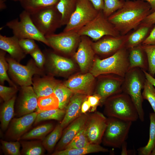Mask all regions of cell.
Instances as JSON below:
<instances>
[{
	"label": "cell",
	"instance_id": "6da1fadb",
	"mask_svg": "<svg viewBox=\"0 0 155 155\" xmlns=\"http://www.w3.org/2000/svg\"><path fill=\"white\" fill-rule=\"evenodd\" d=\"M151 13V7L148 2L143 0H127L108 19L121 35H125L139 26Z\"/></svg>",
	"mask_w": 155,
	"mask_h": 155
},
{
	"label": "cell",
	"instance_id": "7a4b0ae2",
	"mask_svg": "<svg viewBox=\"0 0 155 155\" xmlns=\"http://www.w3.org/2000/svg\"><path fill=\"white\" fill-rule=\"evenodd\" d=\"M128 53V50L124 47L104 59L95 58L90 73L95 77L110 74L124 77L129 69Z\"/></svg>",
	"mask_w": 155,
	"mask_h": 155
},
{
	"label": "cell",
	"instance_id": "3957f363",
	"mask_svg": "<svg viewBox=\"0 0 155 155\" xmlns=\"http://www.w3.org/2000/svg\"><path fill=\"white\" fill-rule=\"evenodd\" d=\"M146 80L142 70L138 67L133 68L129 69L126 72L122 86V92L128 95L131 98L136 107L139 119L142 122L144 119L142 90Z\"/></svg>",
	"mask_w": 155,
	"mask_h": 155
},
{
	"label": "cell",
	"instance_id": "277c9868",
	"mask_svg": "<svg viewBox=\"0 0 155 155\" xmlns=\"http://www.w3.org/2000/svg\"><path fill=\"white\" fill-rule=\"evenodd\" d=\"M104 113L108 117H114L132 122L136 121L139 115L130 97L123 92L112 96L104 102Z\"/></svg>",
	"mask_w": 155,
	"mask_h": 155
},
{
	"label": "cell",
	"instance_id": "5b68a950",
	"mask_svg": "<svg viewBox=\"0 0 155 155\" xmlns=\"http://www.w3.org/2000/svg\"><path fill=\"white\" fill-rule=\"evenodd\" d=\"M6 26L12 31L13 35L19 39L29 38L40 42L49 46L45 37L36 28L31 17L30 14L24 10L18 18L7 22Z\"/></svg>",
	"mask_w": 155,
	"mask_h": 155
},
{
	"label": "cell",
	"instance_id": "8992f818",
	"mask_svg": "<svg viewBox=\"0 0 155 155\" xmlns=\"http://www.w3.org/2000/svg\"><path fill=\"white\" fill-rule=\"evenodd\" d=\"M132 123L115 117H108L102 142L105 145L121 148L127 138Z\"/></svg>",
	"mask_w": 155,
	"mask_h": 155
},
{
	"label": "cell",
	"instance_id": "52a82bcc",
	"mask_svg": "<svg viewBox=\"0 0 155 155\" xmlns=\"http://www.w3.org/2000/svg\"><path fill=\"white\" fill-rule=\"evenodd\" d=\"M77 32L81 36H87L96 41L106 36H121L108 18L104 16L102 11H99L93 19Z\"/></svg>",
	"mask_w": 155,
	"mask_h": 155
},
{
	"label": "cell",
	"instance_id": "ba28073f",
	"mask_svg": "<svg viewBox=\"0 0 155 155\" xmlns=\"http://www.w3.org/2000/svg\"><path fill=\"white\" fill-rule=\"evenodd\" d=\"M34 23L44 36L54 33L62 26L61 15L56 6L47 7L30 14Z\"/></svg>",
	"mask_w": 155,
	"mask_h": 155
},
{
	"label": "cell",
	"instance_id": "9c48e42d",
	"mask_svg": "<svg viewBox=\"0 0 155 155\" xmlns=\"http://www.w3.org/2000/svg\"><path fill=\"white\" fill-rule=\"evenodd\" d=\"M99 11L89 0H78L75 9L63 31L78 32L93 19Z\"/></svg>",
	"mask_w": 155,
	"mask_h": 155
},
{
	"label": "cell",
	"instance_id": "30bf717a",
	"mask_svg": "<svg viewBox=\"0 0 155 155\" xmlns=\"http://www.w3.org/2000/svg\"><path fill=\"white\" fill-rule=\"evenodd\" d=\"M6 59L9 65L8 72L11 78L21 87L32 85L33 76L42 73L41 69L37 67L32 59L26 65H21L11 57Z\"/></svg>",
	"mask_w": 155,
	"mask_h": 155
},
{
	"label": "cell",
	"instance_id": "8fae6325",
	"mask_svg": "<svg viewBox=\"0 0 155 155\" xmlns=\"http://www.w3.org/2000/svg\"><path fill=\"white\" fill-rule=\"evenodd\" d=\"M49 44L55 51L61 53L69 54L74 51L80 41L77 32H63L45 36Z\"/></svg>",
	"mask_w": 155,
	"mask_h": 155
},
{
	"label": "cell",
	"instance_id": "7c38bea8",
	"mask_svg": "<svg viewBox=\"0 0 155 155\" xmlns=\"http://www.w3.org/2000/svg\"><path fill=\"white\" fill-rule=\"evenodd\" d=\"M107 120V118L99 112L89 115L85 127L90 143L100 144L102 142L106 126Z\"/></svg>",
	"mask_w": 155,
	"mask_h": 155
},
{
	"label": "cell",
	"instance_id": "4fadbf2b",
	"mask_svg": "<svg viewBox=\"0 0 155 155\" xmlns=\"http://www.w3.org/2000/svg\"><path fill=\"white\" fill-rule=\"evenodd\" d=\"M96 90V94L101 97V104L110 97L122 92V86L124 77L111 74L101 75Z\"/></svg>",
	"mask_w": 155,
	"mask_h": 155
},
{
	"label": "cell",
	"instance_id": "5bb4252c",
	"mask_svg": "<svg viewBox=\"0 0 155 155\" xmlns=\"http://www.w3.org/2000/svg\"><path fill=\"white\" fill-rule=\"evenodd\" d=\"M128 36L126 35L117 37L105 36L95 42H92V46L95 53L109 57L125 47Z\"/></svg>",
	"mask_w": 155,
	"mask_h": 155
},
{
	"label": "cell",
	"instance_id": "9a60e30c",
	"mask_svg": "<svg viewBox=\"0 0 155 155\" xmlns=\"http://www.w3.org/2000/svg\"><path fill=\"white\" fill-rule=\"evenodd\" d=\"M92 43L89 37L81 36L77 51L74 55L75 59L83 72L90 69L93 63L95 53Z\"/></svg>",
	"mask_w": 155,
	"mask_h": 155
},
{
	"label": "cell",
	"instance_id": "2e32d148",
	"mask_svg": "<svg viewBox=\"0 0 155 155\" xmlns=\"http://www.w3.org/2000/svg\"><path fill=\"white\" fill-rule=\"evenodd\" d=\"M38 111L33 112L20 117L12 119L7 131V135L11 139L20 140L21 137L34 123Z\"/></svg>",
	"mask_w": 155,
	"mask_h": 155
},
{
	"label": "cell",
	"instance_id": "e0dca14e",
	"mask_svg": "<svg viewBox=\"0 0 155 155\" xmlns=\"http://www.w3.org/2000/svg\"><path fill=\"white\" fill-rule=\"evenodd\" d=\"M94 77L90 73L77 75L69 79L64 84L74 94L89 96L93 91Z\"/></svg>",
	"mask_w": 155,
	"mask_h": 155
},
{
	"label": "cell",
	"instance_id": "ac0fdd59",
	"mask_svg": "<svg viewBox=\"0 0 155 155\" xmlns=\"http://www.w3.org/2000/svg\"><path fill=\"white\" fill-rule=\"evenodd\" d=\"M38 98L31 86L21 87L16 110L17 115L22 117L34 112L38 108Z\"/></svg>",
	"mask_w": 155,
	"mask_h": 155
},
{
	"label": "cell",
	"instance_id": "d6986e66",
	"mask_svg": "<svg viewBox=\"0 0 155 155\" xmlns=\"http://www.w3.org/2000/svg\"><path fill=\"white\" fill-rule=\"evenodd\" d=\"M89 115L82 114L71 122L64 131L56 146L55 151L63 150L85 125Z\"/></svg>",
	"mask_w": 155,
	"mask_h": 155
},
{
	"label": "cell",
	"instance_id": "ffe728a7",
	"mask_svg": "<svg viewBox=\"0 0 155 155\" xmlns=\"http://www.w3.org/2000/svg\"><path fill=\"white\" fill-rule=\"evenodd\" d=\"M85 95L74 94L65 108V113L60 125L64 129L81 114L82 104L87 97Z\"/></svg>",
	"mask_w": 155,
	"mask_h": 155
},
{
	"label": "cell",
	"instance_id": "44dd1931",
	"mask_svg": "<svg viewBox=\"0 0 155 155\" xmlns=\"http://www.w3.org/2000/svg\"><path fill=\"white\" fill-rule=\"evenodd\" d=\"M48 61L49 70L56 74L63 75L74 68V63L71 60L55 53L49 54Z\"/></svg>",
	"mask_w": 155,
	"mask_h": 155
},
{
	"label": "cell",
	"instance_id": "7402d4cb",
	"mask_svg": "<svg viewBox=\"0 0 155 155\" xmlns=\"http://www.w3.org/2000/svg\"><path fill=\"white\" fill-rule=\"evenodd\" d=\"M0 49L7 52L10 57L19 62L26 56L19 43V39L14 36L7 37L0 34Z\"/></svg>",
	"mask_w": 155,
	"mask_h": 155
},
{
	"label": "cell",
	"instance_id": "603a6c76",
	"mask_svg": "<svg viewBox=\"0 0 155 155\" xmlns=\"http://www.w3.org/2000/svg\"><path fill=\"white\" fill-rule=\"evenodd\" d=\"M141 44L128 49L129 69L138 67L143 70L148 71V63L147 57L141 46Z\"/></svg>",
	"mask_w": 155,
	"mask_h": 155
},
{
	"label": "cell",
	"instance_id": "cb8c5ba5",
	"mask_svg": "<svg viewBox=\"0 0 155 155\" xmlns=\"http://www.w3.org/2000/svg\"><path fill=\"white\" fill-rule=\"evenodd\" d=\"M59 83L49 77L38 78L34 81L33 88L39 98L53 93L55 88Z\"/></svg>",
	"mask_w": 155,
	"mask_h": 155
},
{
	"label": "cell",
	"instance_id": "d4e9b609",
	"mask_svg": "<svg viewBox=\"0 0 155 155\" xmlns=\"http://www.w3.org/2000/svg\"><path fill=\"white\" fill-rule=\"evenodd\" d=\"M137 30L129 35L125 45L129 49L139 46L149 35L154 25L151 26H141Z\"/></svg>",
	"mask_w": 155,
	"mask_h": 155
},
{
	"label": "cell",
	"instance_id": "484cf974",
	"mask_svg": "<svg viewBox=\"0 0 155 155\" xmlns=\"http://www.w3.org/2000/svg\"><path fill=\"white\" fill-rule=\"evenodd\" d=\"M108 152L107 149L103 147L100 144L90 143L87 146L80 148L65 149L55 151L52 155H83L93 153Z\"/></svg>",
	"mask_w": 155,
	"mask_h": 155
},
{
	"label": "cell",
	"instance_id": "4316f807",
	"mask_svg": "<svg viewBox=\"0 0 155 155\" xmlns=\"http://www.w3.org/2000/svg\"><path fill=\"white\" fill-rule=\"evenodd\" d=\"M59 0H22L21 5L24 10L30 14L47 7L56 6Z\"/></svg>",
	"mask_w": 155,
	"mask_h": 155
},
{
	"label": "cell",
	"instance_id": "83f0119b",
	"mask_svg": "<svg viewBox=\"0 0 155 155\" xmlns=\"http://www.w3.org/2000/svg\"><path fill=\"white\" fill-rule=\"evenodd\" d=\"M16 96L4 102L0 107V120L1 127L3 130H5L13 118L14 114V105Z\"/></svg>",
	"mask_w": 155,
	"mask_h": 155
},
{
	"label": "cell",
	"instance_id": "f1b7e54d",
	"mask_svg": "<svg viewBox=\"0 0 155 155\" xmlns=\"http://www.w3.org/2000/svg\"><path fill=\"white\" fill-rule=\"evenodd\" d=\"M78 0H59L56 7L61 17L62 26L66 25L76 8Z\"/></svg>",
	"mask_w": 155,
	"mask_h": 155
},
{
	"label": "cell",
	"instance_id": "f546056e",
	"mask_svg": "<svg viewBox=\"0 0 155 155\" xmlns=\"http://www.w3.org/2000/svg\"><path fill=\"white\" fill-rule=\"evenodd\" d=\"M53 125L49 123L40 125L26 133L21 138L20 140L32 139L42 140L53 128Z\"/></svg>",
	"mask_w": 155,
	"mask_h": 155
},
{
	"label": "cell",
	"instance_id": "4dcf8cb0",
	"mask_svg": "<svg viewBox=\"0 0 155 155\" xmlns=\"http://www.w3.org/2000/svg\"><path fill=\"white\" fill-rule=\"evenodd\" d=\"M22 147L21 154L23 155H42L44 154L45 149L42 142L40 141H26L21 140Z\"/></svg>",
	"mask_w": 155,
	"mask_h": 155
},
{
	"label": "cell",
	"instance_id": "1f68e13d",
	"mask_svg": "<svg viewBox=\"0 0 155 155\" xmlns=\"http://www.w3.org/2000/svg\"><path fill=\"white\" fill-rule=\"evenodd\" d=\"M149 118L150 123L149 139L146 146L137 150L139 155H150L155 146V113H150Z\"/></svg>",
	"mask_w": 155,
	"mask_h": 155
},
{
	"label": "cell",
	"instance_id": "d6a6232c",
	"mask_svg": "<svg viewBox=\"0 0 155 155\" xmlns=\"http://www.w3.org/2000/svg\"><path fill=\"white\" fill-rule=\"evenodd\" d=\"M63 129L60 124H58L52 131L42 140V143L44 148L49 152L51 153L60 139Z\"/></svg>",
	"mask_w": 155,
	"mask_h": 155
},
{
	"label": "cell",
	"instance_id": "836d02e7",
	"mask_svg": "<svg viewBox=\"0 0 155 155\" xmlns=\"http://www.w3.org/2000/svg\"><path fill=\"white\" fill-rule=\"evenodd\" d=\"M54 93L59 100V108L62 109H65L71 98L74 94L64 84L60 83L56 86Z\"/></svg>",
	"mask_w": 155,
	"mask_h": 155
},
{
	"label": "cell",
	"instance_id": "e575fe53",
	"mask_svg": "<svg viewBox=\"0 0 155 155\" xmlns=\"http://www.w3.org/2000/svg\"><path fill=\"white\" fill-rule=\"evenodd\" d=\"M38 113L34 122L35 124L42 121L49 120H62L65 113V109H62L59 108L44 111H40L38 108Z\"/></svg>",
	"mask_w": 155,
	"mask_h": 155
},
{
	"label": "cell",
	"instance_id": "d590c367",
	"mask_svg": "<svg viewBox=\"0 0 155 155\" xmlns=\"http://www.w3.org/2000/svg\"><path fill=\"white\" fill-rule=\"evenodd\" d=\"M59 101L55 94H52L46 96L38 98V109L40 111H47L59 108Z\"/></svg>",
	"mask_w": 155,
	"mask_h": 155
},
{
	"label": "cell",
	"instance_id": "8d00e7d4",
	"mask_svg": "<svg viewBox=\"0 0 155 155\" xmlns=\"http://www.w3.org/2000/svg\"><path fill=\"white\" fill-rule=\"evenodd\" d=\"M90 144L86 135L85 125L64 149L80 148Z\"/></svg>",
	"mask_w": 155,
	"mask_h": 155
},
{
	"label": "cell",
	"instance_id": "74e56055",
	"mask_svg": "<svg viewBox=\"0 0 155 155\" xmlns=\"http://www.w3.org/2000/svg\"><path fill=\"white\" fill-rule=\"evenodd\" d=\"M6 52L2 50L0 51V82L1 84H4L5 81H7L12 86L17 87L16 86L9 78L7 73L9 65L5 55Z\"/></svg>",
	"mask_w": 155,
	"mask_h": 155
},
{
	"label": "cell",
	"instance_id": "f35d334b",
	"mask_svg": "<svg viewBox=\"0 0 155 155\" xmlns=\"http://www.w3.org/2000/svg\"><path fill=\"white\" fill-rule=\"evenodd\" d=\"M145 52L148 63V73L154 77L155 75V45L141 44Z\"/></svg>",
	"mask_w": 155,
	"mask_h": 155
},
{
	"label": "cell",
	"instance_id": "ab89813d",
	"mask_svg": "<svg viewBox=\"0 0 155 155\" xmlns=\"http://www.w3.org/2000/svg\"><path fill=\"white\" fill-rule=\"evenodd\" d=\"M1 148L3 153L7 155H20L21 144L19 141L7 142L1 140Z\"/></svg>",
	"mask_w": 155,
	"mask_h": 155
},
{
	"label": "cell",
	"instance_id": "60d3db41",
	"mask_svg": "<svg viewBox=\"0 0 155 155\" xmlns=\"http://www.w3.org/2000/svg\"><path fill=\"white\" fill-rule=\"evenodd\" d=\"M104 8L102 12L105 16L108 18L123 6L124 0H103Z\"/></svg>",
	"mask_w": 155,
	"mask_h": 155
},
{
	"label": "cell",
	"instance_id": "b9f144b4",
	"mask_svg": "<svg viewBox=\"0 0 155 155\" xmlns=\"http://www.w3.org/2000/svg\"><path fill=\"white\" fill-rule=\"evenodd\" d=\"M143 90V99L148 101L155 113V88L146 79Z\"/></svg>",
	"mask_w": 155,
	"mask_h": 155
},
{
	"label": "cell",
	"instance_id": "7bdbcfd3",
	"mask_svg": "<svg viewBox=\"0 0 155 155\" xmlns=\"http://www.w3.org/2000/svg\"><path fill=\"white\" fill-rule=\"evenodd\" d=\"M19 43L26 54H30L38 48L34 40L29 38L19 39Z\"/></svg>",
	"mask_w": 155,
	"mask_h": 155
},
{
	"label": "cell",
	"instance_id": "ee69618b",
	"mask_svg": "<svg viewBox=\"0 0 155 155\" xmlns=\"http://www.w3.org/2000/svg\"><path fill=\"white\" fill-rule=\"evenodd\" d=\"M18 91L17 87H9L1 84L0 85V96L4 102L10 100L16 95Z\"/></svg>",
	"mask_w": 155,
	"mask_h": 155
},
{
	"label": "cell",
	"instance_id": "f6af8a7d",
	"mask_svg": "<svg viewBox=\"0 0 155 155\" xmlns=\"http://www.w3.org/2000/svg\"><path fill=\"white\" fill-rule=\"evenodd\" d=\"M30 55L37 67L40 69H42L45 63L46 58L40 49L38 48Z\"/></svg>",
	"mask_w": 155,
	"mask_h": 155
},
{
	"label": "cell",
	"instance_id": "bcb514c9",
	"mask_svg": "<svg viewBox=\"0 0 155 155\" xmlns=\"http://www.w3.org/2000/svg\"><path fill=\"white\" fill-rule=\"evenodd\" d=\"M87 100L91 106L90 111L94 112L98 106L101 104V97L98 94H95L93 95L87 96Z\"/></svg>",
	"mask_w": 155,
	"mask_h": 155
},
{
	"label": "cell",
	"instance_id": "7dc6e473",
	"mask_svg": "<svg viewBox=\"0 0 155 155\" xmlns=\"http://www.w3.org/2000/svg\"><path fill=\"white\" fill-rule=\"evenodd\" d=\"M142 44L155 45V26L152 29L149 35L142 42Z\"/></svg>",
	"mask_w": 155,
	"mask_h": 155
},
{
	"label": "cell",
	"instance_id": "c3c4849f",
	"mask_svg": "<svg viewBox=\"0 0 155 155\" xmlns=\"http://www.w3.org/2000/svg\"><path fill=\"white\" fill-rule=\"evenodd\" d=\"M155 24V11L148 15L140 26H152Z\"/></svg>",
	"mask_w": 155,
	"mask_h": 155
},
{
	"label": "cell",
	"instance_id": "681fc988",
	"mask_svg": "<svg viewBox=\"0 0 155 155\" xmlns=\"http://www.w3.org/2000/svg\"><path fill=\"white\" fill-rule=\"evenodd\" d=\"M98 11H102L104 8L103 0H89Z\"/></svg>",
	"mask_w": 155,
	"mask_h": 155
},
{
	"label": "cell",
	"instance_id": "f907efd6",
	"mask_svg": "<svg viewBox=\"0 0 155 155\" xmlns=\"http://www.w3.org/2000/svg\"><path fill=\"white\" fill-rule=\"evenodd\" d=\"M87 96L83 102L81 106V112L82 114L86 113L91 108L90 105L87 100Z\"/></svg>",
	"mask_w": 155,
	"mask_h": 155
},
{
	"label": "cell",
	"instance_id": "816d5d0a",
	"mask_svg": "<svg viewBox=\"0 0 155 155\" xmlns=\"http://www.w3.org/2000/svg\"><path fill=\"white\" fill-rule=\"evenodd\" d=\"M143 71L145 74L146 80L152 84L155 88V78L147 71Z\"/></svg>",
	"mask_w": 155,
	"mask_h": 155
},
{
	"label": "cell",
	"instance_id": "f5cc1de1",
	"mask_svg": "<svg viewBox=\"0 0 155 155\" xmlns=\"http://www.w3.org/2000/svg\"><path fill=\"white\" fill-rule=\"evenodd\" d=\"M121 148V155H127L128 154L129 152L127 150V144L126 141L123 143Z\"/></svg>",
	"mask_w": 155,
	"mask_h": 155
},
{
	"label": "cell",
	"instance_id": "db71d44e",
	"mask_svg": "<svg viewBox=\"0 0 155 155\" xmlns=\"http://www.w3.org/2000/svg\"><path fill=\"white\" fill-rule=\"evenodd\" d=\"M148 3L151 7V13L155 11V0H143Z\"/></svg>",
	"mask_w": 155,
	"mask_h": 155
},
{
	"label": "cell",
	"instance_id": "11a10c76",
	"mask_svg": "<svg viewBox=\"0 0 155 155\" xmlns=\"http://www.w3.org/2000/svg\"><path fill=\"white\" fill-rule=\"evenodd\" d=\"M6 0H0V10L1 11L4 9L6 8L5 2Z\"/></svg>",
	"mask_w": 155,
	"mask_h": 155
},
{
	"label": "cell",
	"instance_id": "9f6ffc18",
	"mask_svg": "<svg viewBox=\"0 0 155 155\" xmlns=\"http://www.w3.org/2000/svg\"><path fill=\"white\" fill-rule=\"evenodd\" d=\"M150 155H155V146L152 150Z\"/></svg>",
	"mask_w": 155,
	"mask_h": 155
},
{
	"label": "cell",
	"instance_id": "6f0895ef",
	"mask_svg": "<svg viewBox=\"0 0 155 155\" xmlns=\"http://www.w3.org/2000/svg\"><path fill=\"white\" fill-rule=\"evenodd\" d=\"M12 0V1H21L22 0Z\"/></svg>",
	"mask_w": 155,
	"mask_h": 155
}]
</instances>
